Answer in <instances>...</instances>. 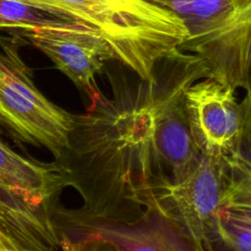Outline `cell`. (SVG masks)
<instances>
[{"label": "cell", "mask_w": 251, "mask_h": 251, "mask_svg": "<svg viewBox=\"0 0 251 251\" xmlns=\"http://www.w3.org/2000/svg\"><path fill=\"white\" fill-rule=\"evenodd\" d=\"M168 10L187 31L179 49L200 57L210 78L251 93V0H187Z\"/></svg>", "instance_id": "cell-3"}, {"label": "cell", "mask_w": 251, "mask_h": 251, "mask_svg": "<svg viewBox=\"0 0 251 251\" xmlns=\"http://www.w3.org/2000/svg\"><path fill=\"white\" fill-rule=\"evenodd\" d=\"M61 11L97 29L115 59L148 84L157 65L179 48L187 31L174 12L145 0H20Z\"/></svg>", "instance_id": "cell-2"}, {"label": "cell", "mask_w": 251, "mask_h": 251, "mask_svg": "<svg viewBox=\"0 0 251 251\" xmlns=\"http://www.w3.org/2000/svg\"><path fill=\"white\" fill-rule=\"evenodd\" d=\"M0 125L25 142L45 147L56 160L68 145L74 115L36 88L18 38H0Z\"/></svg>", "instance_id": "cell-4"}, {"label": "cell", "mask_w": 251, "mask_h": 251, "mask_svg": "<svg viewBox=\"0 0 251 251\" xmlns=\"http://www.w3.org/2000/svg\"><path fill=\"white\" fill-rule=\"evenodd\" d=\"M0 132H1V130H0Z\"/></svg>", "instance_id": "cell-16"}, {"label": "cell", "mask_w": 251, "mask_h": 251, "mask_svg": "<svg viewBox=\"0 0 251 251\" xmlns=\"http://www.w3.org/2000/svg\"><path fill=\"white\" fill-rule=\"evenodd\" d=\"M195 249H196V251H203V249H202V248H199V247H196Z\"/></svg>", "instance_id": "cell-15"}, {"label": "cell", "mask_w": 251, "mask_h": 251, "mask_svg": "<svg viewBox=\"0 0 251 251\" xmlns=\"http://www.w3.org/2000/svg\"><path fill=\"white\" fill-rule=\"evenodd\" d=\"M184 107L192 138L204 156L223 159L239 150L244 106L235 89L205 77L184 92Z\"/></svg>", "instance_id": "cell-6"}, {"label": "cell", "mask_w": 251, "mask_h": 251, "mask_svg": "<svg viewBox=\"0 0 251 251\" xmlns=\"http://www.w3.org/2000/svg\"><path fill=\"white\" fill-rule=\"evenodd\" d=\"M70 182L57 162L27 159L0 138V189L30 207L49 208L54 195Z\"/></svg>", "instance_id": "cell-8"}, {"label": "cell", "mask_w": 251, "mask_h": 251, "mask_svg": "<svg viewBox=\"0 0 251 251\" xmlns=\"http://www.w3.org/2000/svg\"><path fill=\"white\" fill-rule=\"evenodd\" d=\"M31 27L78 28L98 31L79 19L61 11L20 0H0V28L24 29Z\"/></svg>", "instance_id": "cell-10"}, {"label": "cell", "mask_w": 251, "mask_h": 251, "mask_svg": "<svg viewBox=\"0 0 251 251\" xmlns=\"http://www.w3.org/2000/svg\"><path fill=\"white\" fill-rule=\"evenodd\" d=\"M223 159L226 176L222 207L251 222V159L239 150Z\"/></svg>", "instance_id": "cell-11"}, {"label": "cell", "mask_w": 251, "mask_h": 251, "mask_svg": "<svg viewBox=\"0 0 251 251\" xmlns=\"http://www.w3.org/2000/svg\"><path fill=\"white\" fill-rule=\"evenodd\" d=\"M226 169L224 159L201 155L197 166L180 181L159 183L155 214L168 221L195 247L216 237V218L222 207Z\"/></svg>", "instance_id": "cell-5"}, {"label": "cell", "mask_w": 251, "mask_h": 251, "mask_svg": "<svg viewBox=\"0 0 251 251\" xmlns=\"http://www.w3.org/2000/svg\"><path fill=\"white\" fill-rule=\"evenodd\" d=\"M145 1H148V2H150L152 4H155V5H158L162 8L169 9L174 4L181 3V2H184V1H187V0H145Z\"/></svg>", "instance_id": "cell-14"}, {"label": "cell", "mask_w": 251, "mask_h": 251, "mask_svg": "<svg viewBox=\"0 0 251 251\" xmlns=\"http://www.w3.org/2000/svg\"><path fill=\"white\" fill-rule=\"evenodd\" d=\"M62 249L64 251H117L110 245L100 242H76L62 236Z\"/></svg>", "instance_id": "cell-13"}, {"label": "cell", "mask_w": 251, "mask_h": 251, "mask_svg": "<svg viewBox=\"0 0 251 251\" xmlns=\"http://www.w3.org/2000/svg\"><path fill=\"white\" fill-rule=\"evenodd\" d=\"M159 217L160 219L146 218L130 226H75V240L73 241L100 242L110 245L117 251H189L175 232V227L164 218Z\"/></svg>", "instance_id": "cell-9"}, {"label": "cell", "mask_w": 251, "mask_h": 251, "mask_svg": "<svg viewBox=\"0 0 251 251\" xmlns=\"http://www.w3.org/2000/svg\"><path fill=\"white\" fill-rule=\"evenodd\" d=\"M19 35L49 57L95 105L104 97L97 89L95 75L104 63L115 59L113 50L94 29L31 27L20 29Z\"/></svg>", "instance_id": "cell-7"}, {"label": "cell", "mask_w": 251, "mask_h": 251, "mask_svg": "<svg viewBox=\"0 0 251 251\" xmlns=\"http://www.w3.org/2000/svg\"><path fill=\"white\" fill-rule=\"evenodd\" d=\"M153 114L142 104L118 107L105 98L74 115L68 145L55 160L83 205L64 211L74 226H130L155 214L151 181Z\"/></svg>", "instance_id": "cell-1"}, {"label": "cell", "mask_w": 251, "mask_h": 251, "mask_svg": "<svg viewBox=\"0 0 251 251\" xmlns=\"http://www.w3.org/2000/svg\"><path fill=\"white\" fill-rule=\"evenodd\" d=\"M216 237L232 251H251V222L221 207L216 218Z\"/></svg>", "instance_id": "cell-12"}]
</instances>
